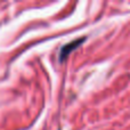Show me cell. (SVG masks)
Masks as SVG:
<instances>
[{"mask_svg": "<svg viewBox=\"0 0 130 130\" xmlns=\"http://www.w3.org/2000/svg\"><path fill=\"white\" fill-rule=\"evenodd\" d=\"M85 40H86V38H79V39H75V40L71 41V42L66 43V45H64L63 47L61 48V50H59V62L65 61V59L67 58V56H69L74 49H76L81 43L85 42Z\"/></svg>", "mask_w": 130, "mask_h": 130, "instance_id": "1", "label": "cell"}]
</instances>
